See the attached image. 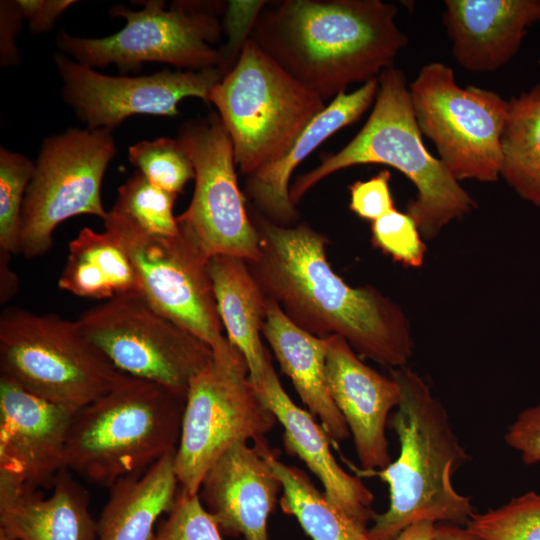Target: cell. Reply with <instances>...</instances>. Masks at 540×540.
<instances>
[{
    "label": "cell",
    "instance_id": "6da1fadb",
    "mask_svg": "<svg viewBox=\"0 0 540 540\" xmlns=\"http://www.w3.org/2000/svg\"><path fill=\"white\" fill-rule=\"evenodd\" d=\"M257 259L247 261L265 296L298 327L321 338L338 335L361 357L390 369L407 366L414 343L401 306L373 286L352 287L335 273L326 237L307 223L253 221Z\"/></svg>",
    "mask_w": 540,
    "mask_h": 540
},
{
    "label": "cell",
    "instance_id": "7a4b0ae2",
    "mask_svg": "<svg viewBox=\"0 0 540 540\" xmlns=\"http://www.w3.org/2000/svg\"><path fill=\"white\" fill-rule=\"evenodd\" d=\"M396 14L380 0H285L265 5L249 38L325 101L393 66L408 43Z\"/></svg>",
    "mask_w": 540,
    "mask_h": 540
},
{
    "label": "cell",
    "instance_id": "3957f363",
    "mask_svg": "<svg viewBox=\"0 0 540 540\" xmlns=\"http://www.w3.org/2000/svg\"><path fill=\"white\" fill-rule=\"evenodd\" d=\"M390 372L401 399L388 426L400 450L388 466L368 472L388 484L389 506L375 515L367 535L371 540H392L420 521L465 526L474 513L471 498L457 492L451 479L469 456L447 410L417 372L407 366Z\"/></svg>",
    "mask_w": 540,
    "mask_h": 540
},
{
    "label": "cell",
    "instance_id": "277c9868",
    "mask_svg": "<svg viewBox=\"0 0 540 540\" xmlns=\"http://www.w3.org/2000/svg\"><path fill=\"white\" fill-rule=\"evenodd\" d=\"M373 109L358 134L340 151L325 155L320 164L290 186L296 205L323 178L348 167L383 164L403 173L417 192L406 207L423 239H433L451 222L477 206L443 162L426 149L413 111L404 73L389 67L378 76Z\"/></svg>",
    "mask_w": 540,
    "mask_h": 540
},
{
    "label": "cell",
    "instance_id": "5b68a950",
    "mask_svg": "<svg viewBox=\"0 0 540 540\" xmlns=\"http://www.w3.org/2000/svg\"><path fill=\"white\" fill-rule=\"evenodd\" d=\"M185 398L128 376L116 388L77 411L70 426L67 468L110 488L176 452Z\"/></svg>",
    "mask_w": 540,
    "mask_h": 540
},
{
    "label": "cell",
    "instance_id": "8992f818",
    "mask_svg": "<svg viewBox=\"0 0 540 540\" xmlns=\"http://www.w3.org/2000/svg\"><path fill=\"white\" fill-rule=\"evenodd\" d=\"M210 102L230 136L236 166L246 176L280 160L326 106L250 38L212 89Z\"/></svg>",
    "mask_w": 540,
    "mask_h": 540
},
{
    "label": "cell",
    "instance_id": "52a82bcc",
    "mask_svg": "<svg viewBox=\"0 0 540 540\" xmlns=\"http://www.w3.org/2000/svg\"><path fill=\"white\" fill-rule=\"evenodd\" d=\"M0 374L76 413L120 385L118 370L79 322L18 307L0 315Z\"/></svg>",
    "mask_w": 540,
    "mask_h": 540
},
{
    "label": "cell",
    "instance_id": "ba28073f",
    "mask_svg": "<svg viewBox=\"0 0 540 540\" xmlns=\"http://www.w3.org/2000/svg\"><path fill=\"white\" fill-rule=\"evenodd\" d=\"M277 418L253 386L247 362L236 348L190 383L175 468L180 488L199 493L208 469L236 442L266 439Z\"/></svg>",
    "mask_w": 540,
    "mask_h": 540
},
{
    "label": "cell",
    "instance_id": "9c48e42d",
    "mask_svg": "<svg viewBox=\"0 0 540 540\" xmlns=\"http://www.w3.org/2000/svg\"><path fill=\"white\" fill-rule=\"evenodd\" d=\"M77 321L118 370L185 399L191 381L214 358L206 342L161 313L140 292L114 296L83 312Z\"/></svg>",
    "mask_w": 540,
    "mask_h": 540
},
{
    "label": "cell",
    "instance_id": "30bf717a",
    "mask_svg": "<svg viewBox=\"0 0 540 540\" xmlns=\"http://www.w3.org/2000/svg\"><path fill=\"white\" fill-rule=\"evenodd\" d=\"M409 92L422 135L456 180H499L508 100L495 91L460 87L441 62L424 65Z\"/></svg>",
    "mask_w": 540,
    "mask_h": 540
},
{
    "label": "cell",
    "instance_id": "8fae6325",
    "mask_svg": "<svg viewBox=\"0 0 540 540\" xmlns=\"http://www.w3.org/2000/svg\"><path fill=\"white\" fill-rule=\"evenodd\" d=\"M103 221L105 231L129 256L139 292L161 313L206 342L214 355L229 353L234 346L222 333L209 258L193 237L181 226L175 235L149 234L113 207Z\"/></svg>",
    "mask_w": 540,
    "mask_h": 540
},
{
    "label": "cell",
    "instance_id": "7c38bea8",
    "mask_svg": "<svg viewBox=\"0 0 540 540\" xmlns=\"http://www.w3.org/2000/svg\"><path fill=\"white\" fill-rule=\"evenodd\" d=\"M115 153L108 129L71 128L44 139L26 189L18 254L29 259L45 255L56 227L71 217H107L101 185Z\"/></svg>",
    "mask_w": 540,
    "mask_h": 540
},
{
    "label": "cell",
    "instance_id": "4fadbf2b",
    "mask_svg": "<svg viewBox=\"0 0 540 540\" xmlns=\"http://www.w3.org/2000/svg\"><path fill=\"white\" fill-rule=\"evenodd\" d=\"M141 10L114 7L111 13L126 19L117 33L103 38H81L61 31L57 46L89 67L115 64L121 71H137L145 62L168 63L178 69L199 71L219 67L222 56L210 43L220 37L214 13L199 4L177 1L143 2Z\"/></svg>",
    "mask_w": 540,
    "mask_h": 540
},
{
    "label": "cell",
    "instance_id": "5bb4252c",
    "mask_svg": "<svg viewBox=\"0 0 540 540\" xmlns=\"http://www.w3.org/2000/svg\"><path fill=\"white\" fill-rule=\"evenodd\" d=\"M179 142L190 157L195 186L177 222L210 258L231 255L254 261L260 236L245 206L230 136L216 113L184 123Z\"/></svg>",
    "mask_w": 540,
    "mask_h": 540
},
{
    "label": "cell",
    "instance_id": "9a60e30c",
    "mask_svg": "<svg viewBox=\"0 0 540 540\" xmlns=\"http://www.w3.org/2000/svg\"><path fill=\"white\" fill-rule=\"evenodd\" d=\"M54 60L65 101L91 130L112 131L134 115L176 117L177 105L186 97L210 102L212 89L223 78L217 67L127 77L101 74L62 53Z\"/></svg>",
    "mask_w": 540,
    "mask_h": 540
},
{
    "label": "cell",
    "instance_id": "2e32d148",
    "mask_svg": "<svg viewBox=\"0 0 540 540\" xmlns=\"http://www.w3.org/2000/svg\"><path fill=\"white\" fill-rule=\"evenodd\" d=\"M74 414L0 374V470L31 487L51 489L67 468Z\"/></svg>",
    "mask_w": 540,
    "mask_h": 540
},
{
    "label": "cell",
    "instance_id": "e0dca14e",
    "mask_svg": "<svg viewBox=\"0 0 540 540\" xmlns=\"http://www.w3.org/2000/svg\"><path fill=\"white\" fill-rule=\"evenodd\" d=\"M266 439L230 446L208 469L200 499L221 533L269 540L268 519L282 490L269 460Z\"/></svg>",
    "mask_w": 540,
    "mask_h": 540
},
{
    "label": "cell",
    "instance_id": "ac0fdd59",
    "mask_svg": "<svg viewBox=\"0 0 540 540\" xmlns=\"http://www.w3.org/2000/svg\"><path fill=\"white\" fill-rule=\"evenodd\" d=\"M326 377L330 394L344 417L365 472L392 461L386 427L401 399L398 383L366 365L347 341L329 336Z\"/></svg>",
    "mask_w": 540,
    "mask_h": 540
},
{
    "label": "cell",
    "instance_id": "d6986e66",
    "mask_svg": "<svg viewBox=\"0 0 540 540\" xmlns=\"http://www.w3.org/2000/svg\"><path fill=\"white\" fill-rule=\"evenodd\" d=\"M443 23L451 53L468 71L490 72L518 53L540 21V0H445Z\"/></svg>",
    "mask_w": 540,
    "mask_h": 540
},
{
    "label": "cell",
    "instance_id": "ffe728a7",
    "mask_svg": "<svg viewBox=\"0 0 540 540\" xmlns=\"http://www.w3.org/2000/svg\"><path fill=\"white\" fill-rule=\"evenodd\" d=\"M284 429L286 451L299 457L320 480L326 496L361 527L368 530L376 513L373 493L357 477L347 473L330 450V439L314 416L297 406L283 389L269 363L263 379L253 385Z\"/></svg>",
    "mask_w": 540,
    "mask_h": 540
},
{
    "label": "cell",
    "instance_id": "44dd1931",
    "mask_svg": "<svg viewBox=\"0 0 540 540\" xmlns=\"http://www.w3.org/2000/svg\"><path fill=\"white\" fill-rule=\"evenodd\" d=\"M0 532L14 540H96L84 487L63 469L48 496L0 470Z\"/></svg>",
    "mask_w": 540,
    "mask_h": 540
},
{
    "label": "cell",
    "instance_id": "7402d4cb",
    "mask_svg": "<svg viewBox=\"0 0 540 540\" xmlns=\"http://www.w3.org/2000/svg\"><path fill=\"white\" fill-rule=\"evenodd\" d=\"M378 77L351 93L341 92L304 128L278 161L246 176V192L265 218L290 226L299 214L290 199V178L296 167L338 130L357 121L375 101Z\"/></svg>",
    "mask_w": 540,
    "mask_h": 540
},
{
    "label": "cell",
    "instance_id": "603a6c76",
    "mask_svg": "<svg viewBox=\"0 0 540 540\" xmlns=\"http://www.w3.org/2000/svg\"><path fill=\"white\" fill-rule=\"evenodd\" d=\"M261 333L268 341L281 370L330 441L346 440L351 434L328 388L326 360L329 337L314 336L294 324L279 305L268 299Z\"/></svg>",
    "mask_w": 540,
    "mask_h": 540
},
{
    "label": "cell",
    "instance_id": "cb8c5ba5",
    "mask_svg": "<svg viewBox=\"0 0 540 540\" xmlns=\"http://www.w3.org/2000/svg\"><path fill=\"white\" fill-rule=\"evenodd\" d=\"M207 265L227 339L244 356L250 380L257 385L271 362L260 337L268 298L245 259L214 255L208 259Z\"/></svg>",
    "mask_w": 540,
    "mask_h": 540
},
{
    "label": "cell",
    "instance_id": "d4e9b609",
    "mask_svg": "<svg viewBox=\"0 0 540 540\" xmlns=\"http://www.w3.org/2000/svg\"><path fill=\"white\" fill-rule=\"evenodd\" d=\"M178 485L175 452L116 481L97 520L96 540H150L159 517L172 508Z\"/></svg>",
    "mask_w": 540,
    "mask_h": 540
},
{
    "label": "cell",
    "instance_id": "484cf974",
    "mask_svg": "<svg viewBox=\"0 0 540 540\" xmlns=\"http://www.w3.org/2000/svg\"><path fill=\"white\" fill-rule=\"evenodd\" d=\"M58 286L73 295L100 300L139 292L136 271L124 249L107 231L88 227L68 244Z\"/></svg>",
    "mask_w": 540,
    "mask_h": 540
},
{
    "label": "cell",
    "instance_id": "4316f807",
    "mask_svg": "<svg viewBox=\"0 0 540 540\" xmlns=\"http://www.w3.org/2000/svg\"><path fill=\"white\" fill-rule=\"evenodd\" d=\"M500 177L519 197L540 208V83L508 100Z\"/></svg>",
    "mask_w": 540,
    "mask_h": 540
},
{
    "label": "cell",
    "instance_id": "83f0119b",
    "mask_svg": "<svg viewBox=\"0 0 540 540\" xmlns=\"http://www.w3.org/2000/svg\"><path fill=\"white\" fill-rule=\"evenodd\" d=\"M268 460L282 486V511L294 516L312 540H371L302 470L281 462L273 450Z\"/></svg>",
    "mask_w": 540,
    "mask_h": 540
},
{
    "label": "cell",
    "instance_id": "f1b7e54d",
    "mask_svg": "<svg viewBox=\"0 0 540 540\" xmlns=\"http://www.w3.org/2000/svg\"><path fill=\"white\" fill-rule=\"evenodd\" d=\"M176 197L154 186L137 171L118 188L113 208L149 234L171 236L179 232L177 216L173 213Z\"/></svg>",
    "mask_w": 540,
    "mask_h": 540
},
{
    "label": "cell",
    "instance_id": "f546056e",
    "mask_svg": "<svg viewBox=\"0 0 540 540\" xmlns=\"http://www.w3.org/2000/svg\"><path fill=\"white\" fill-rule=\"evenodd\" d=\"M465 528L481 540H540V494L529 491L498 508L474 512Z\"/></svg>",
    "mask_w": 540,
    "mask_h": 540
},
{
    "label": "cell",
    "instance_id": "4dcf8cb0",
    "mask_svg": "<svg viewBox=\"0 0 540 540\" xmlns=\"http://www.w3.org/2000/svg\"><path fill=\"white\" fill-rule=\"evenodd\" d=\"M128 158L150 183L176 195L195 177L192 161L178 139L139 141L129 147Z\"/></svg>",
    "mask_w": 540,
    "mask_h": 540
},
{
    "label": "cell",
    "instance_id": "1f68e13d",
    "mask_svg": "<svg viewBox=\"0 0 540 540\" xmlns=\"http://www.w3.org/2000/svg\"><path fill=\"white\" fill-rule=\"evenodd\" d=\"M35 164L22 154L0 149V253L18 254L21 214Z\"/></svg>",
    "mask_w": 540,
    "mask_h": 540
},
{
    "label": "cell",
    "instance_id": "d6a6232c",
    "mask_svg": "<svg viewBox=\"0 0 540 540\" xmlns=\"http://www.w3.org/2000/svg\"><path fill=\"white\" fill-rule=\"evenodd\" d=\"M373 245L406 267L423 265L427 247L415 220L395 208L371 224Z\"/></svg>",
    "mask_w": 540,
    "mask_h": 540
},
{
    "label": "cell",
    "instance_id": "836d02e7",
    "mask_svg": "<svg viewBox=\"0 0 540 540\" xmlns=\"http://www.w3.org/2000/svg\"><path fill=\"white\" fill-rule=\"evenodd\" d=\"M150 540H223L222 533L204 507L199 493L179 487L167 517L159 523Z\"/></svg>",
    "mask_w": 540,
    "mask_h": 540
},
{
    "label": "cell",
    "instance_id": "e575fe53",
    "mask_svg": "<svg viewBox=\"0 0 540 540\" xmlns=\"http://www.w3.org/2000/svg\"><path fill=\"white\" fill-rule=\"evenodd\" d=\"M265 1H229L225 16L228 42L222 50V62L218 69L223 77L234 67L250 37L252 27Z\"/></svg>",
    "mask_w": 540,
    "mask_h": 540
},
{
    "label": "cell",
    "instance_id": "d590c367",
    "mask_svg": "<svg viewBox=\"0 0 540 540\" xmlns=\"http://www.w3.org/2000/svg\"><path fill=\"white\" fill-rule=\"evenodd\" d=\"M391 173L384 169L366 181H356L349 186L352 212L362 219L377 220L394 209L390 189Z\"/></svg>",
    "mask_w": 540,
    "mask_h": 540
},
{
    "label": "cell",
    "instance_id": "8d00e7d4",
    "mask_svg": "<svg viewBox=\"0 0 540 540\" xmlns=\"http://www.w3.org/2000/svg\"><path fill=\"white\" fill-rule=\"evenodd\" d=\"M504 441L520 453L524 464L540 463V400L517 415L507 427Z\"/></svg>",
    "mask_w": 540,
    "mask_h": 540
},
{
    "label": "cell",
    "instance_id": "74e56055",
    "mask_svg": "<svg viewBox=\"0 0 540 540\" xmlns=\"http://www.w3.org/2000/svg\"><path fill=\"white\" fill-rule=\"evenodd\" d=\"M74 3L73 0H16L33 33L50 30L57 18Z\"/></svg>",
    "mask_w": 540,
    "mask_h": 540
},
{
    "label": "cell",
    "instance_id": "f35d334b",
    "mask_svg": "<svg viewBox=\"0 0 540 540\" xmlns=\"http://www.w3.org/2000/svg\"><path fill=\"white\" fill-rule=\"evenodd\" d=\"M24 17L16 1H1L0 4V60L2 66L18 63L19 53L14 38L21 28Z\"/></svg>",
    "mask_w": 540,
    "mask_h": 540
},
{
    "label": "cell",
    "instance_id": "ab89813d",
    "mask_svg": "<svg viewBox=\"0 0 540 540\" xmlns=\"http://www.w3.org/2000/svg\"><path fill=\"white\" fill-rule=\"evenodd\" d=\"M11 255L0 253V300L1 303L7 302L13 297L18 289L17 276L9 267Z\"/></svg>",
    "mask_w": 540,
    "mask_h": 540
},
{
    "label": "cell",
    "instance_id": "60d3db41",
    "mask_svg": "<svg viewBox=\"0 0 540 540\" xmlns=\"http://www.w3.org/2000/svg\"><path fill=\"white\" fill-rule=\"evenodd\" d=\"M433 540H481L471 534L465 526L440 523L435 525Z\"/></svg>",
    "mask_w": 540,
    "mask_h": 540
},
{
    "label": "cell",
    "instance_id": "b9f144b4",
    "mask_svg": "<svg viewBox=\"0 0 540 540\" xmlns=\"http://www.w3.org/2000/svg\"><path fill=\"white\" fill-rule=\"evenodd\" d=\"M435 523L420 521L404 529L396 540H433Z\"/></svg>",
    "mask_w": 540,
    "mask_h": 540
},
{
    "label": "cell",
    "instance_id": "7bdbcfd3",
    "mask_svg": "<svg viewBox=\"0 0 540 540\" xmlns=\"http://www.w3.org/2000/svg\"><path fill=\"white\" fill-rule=\"evenodd\" d=\"M0 540H14L3 532H0Z\"/></svg>",
    "mask_w": 540,
    "mask_h": 540
},
{
    "label": "cell",
    "instance_id": "ee69618b",
    "mask_svg": "<svg viewBox=\"0 0 540 540\" xmlns=\"http://www.w3.org/2000/svg\"><path fill=\"white\" fill-rule=\"evenodd\" d=\"M537 63L540 65V58L537 60Z\"/></svg>",
    "mask_w": 540,
    "mask_h": 540
},
{
    "label": "cell",
    "instance_id": "f6af8a7d",
    "mask_svg": "<svg viewBox=\"0 0 540 540\" xmlns=\"http://www.w3.org/2000/svg\"><path fill=\"white\" fill-rule=\"evenodd\" d=\"M392 540H396V539H392Z\"/></svg>",
    "mask_w": 540,
    "mask_h": 540
}]
</instances>
